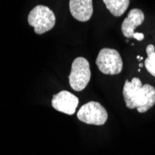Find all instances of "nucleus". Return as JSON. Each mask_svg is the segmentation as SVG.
Listing matches in <instances>:
<instances>
[{
	"instance_id": "nucleus-1",
	"label": "nucleus",
	"mask_w": 155,
	"mask_h": 155,
	"mask_svg": "<svg viewBox=\"0 0 155 155\" xmlns=\"http://www.w3.org/2000/svg\"><path fill=\"white\" fill-rule=\"evenodd\" d=\"M123 95L128 109H137L143 114L155 104V88L149 84H142L138 78L134 77L131 82L125 81Z\"/></svg>"
},
{
	"instance_id": "nucleus-2",
	"label": "nucleus",
	"mask_w": 155,
	"mask_h": 155,
	"mask_svg": "<svg viewBox=\"0 0 155 155\" xmlns=\"http://www.w3.org/2000/svg\"><path fill=\"white\" fill-rule=\"evenodd\" d=\"M28 22L34 28L35 34L43 35L55 26L56 17L48 7L37 5L28 15Z\"/></svg>"
},
{
	"instance_id": "nucleus-3",
	"label": "nucleus",
	"mask_w": 155,
	"mask_h": 155,
	"mask_svg": "<svg viewBox=\"0 0 155 155\" xmlns=\"http://www.w3.org/2000/svg\"><path fill=\"white\" fill-rule=\"evenodd\" d=\"M91 72L89 62L86 58L78 57L72 63L71 74L69 75V83L75 91H82L87 87L90 81Z\"/></svg>"
},
{
	"instance_id": "nucleus-4",
	"label": "nucleus",
	"mask_w": 155,
	"mask_h": 155,
	"mask_svg": "<svg viewBox=\"0 0 155 155\" xmlns=\"http://www.w3.org/2000/svg\"><path fill=\"white\" fill-rule=\"evenodd\" d=\"M98 70L104 74H119L123 70V60L119 52L112 48H102L96 60Z\"/></svg>"
},
{
	"instance_id": "nucleus-5",
	"label": "nucleus",
	"mask_w": 155,
	"mask_h": 155,
	"mask_svg": "<svg viewBox=\"0 0 155 155\" xmlns=\"http://www.w3.org/2000/svg\"><path fill=\"white\" fill-rule=\"evenodd\" d=\"M77 117L84 124L102 125L108 120V112L100 102L89 101L80 108Z\"/></svg>"
},
{
	"instance_id": "nucleus-6",
	"label": "nucleus",
	"mask_w": 155,
	"mask_h": 155,
	"mask_svg": "<svg viewBox=\"0 0 155 155\" xmlns=\"http://www.w3.org/2000/svg\"><path fill=\"white\" fill-rule=\"evenodd\" d=\"M51 103L55 110L68 115H73L76 110L79 100L71 92L63 90L53 96Z\"/></svg>"
},
{
	"instance_id": "nucleus-7",
	"label": "nucleus",
	"mask_w": 155,
	"mask_h": 155,
	"mask_svg": "<svg viewBox=\"0 0 155 155\" xmlns=\"http://www.w3.org/2000/svg\"><path fill=\"white\" fill-rule=\"evenodd\" d=\"M70 11L79 21H87L93 14V0H70Z\"/></svg>"
},
{
	"instance_id": "nucleus-8",
	"label": "nucleus",
	"mask_w": 155,
	"mask_h": 155,
	"mask_svg": "<svg viewBox=\"0 0 155 155\" xmlns=\"http://www.w3.org/2000/svg\"><path fill=\"white\" fill-rule=\"evenodd\" d=\"M145 20L144 13L141 9L133 8L129 11L127 17L124 19L122 23V33L123 35L127 37H133L135 34V29L140 26Z\"/></svg>"
},
{
	"instance_id": "nucleus-9",
	"label": "nucleus",
	"mask_w": 155,
	"mask_h": 155,
	"mask_svg": "<svg viewBox=\"0 0 155 155\" xmlns=\"http://www.w3.org/2000/svg\"><path fill=\"white\" fill-rule=\"evenodd\" d=\"M130 0H103L107 9L115 17H120L129 6Z\"/></svg>"
},
{
	"instance_id": "nucleus-10",
	"label": "nucleus",
	"mask_w": 155,
	"mask_h": 155,
	"mask_svg": "<svg viewBox=\"0 0 155 155\" xmlns=\"http://www.w3.org/2000/svg\"><path fill=\"white\" fill-rule=\"evenodd\" d=\"M146 52L148 54V58L145 60L144 66L147 71L155 77V48L153 45H149L146 48Z\"/></svg>"
},
{
	"instance_id": "nucleus-11",
	"label": "nucleus",
	"mask_w": 155,
	"mask_h": 155,
	"mask_svg": "<svg viewBox=\"0 0 155 155\" xmlns=\"http://www.w3.org/2000/svg\"><path fill=\"white\" fill-rule=\"evenodd\" d=\"M133 38L137 39V41H142L144 39V35L142 33H135L133 35Z\"/></svg>"
}]
</instances>
